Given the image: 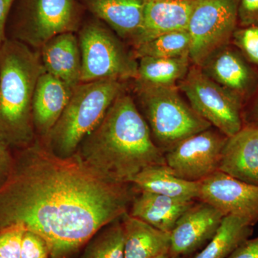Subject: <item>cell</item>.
Here are the masks:
<instances>
[{
	"label": "cell",
	"mask_w": 258,
	"mask_h": 258,
	"mask_svg": "<svg viewBox=\"0 0 258 258\" xmlns=\"http://www.w3.org/2000/svg\"><path fill=\"white\" fill-rule=\"evenodd\" d=\"M132 186L106 179L77 153L60 157L35 139L0 187V231L23 226L45 239L50 258H69L128 212Z\"/></svg>",
	"instance_id": "1"
},
{
	"label": "cell",
	"mask_w": 258,
	"mask_h": 258,
	"mask_svg": "<svg viewBox=\"0 0 258 258\" xmlns=\"http://www.w3.org/2000/svg\"><path fill=\"white\" fill-rule=\"evenodd\" d=\"M76 153L103 177L118 184H131L149 166L165 165L164 153L154 143L147 121L125 90Z\"/></svg>",
	"instance_id": "2"
},
{
	"label": "cell",
	"mask_w": 258,
	"mask_h": 258,
	"mask_svg": "<svg viewBox=\"0 0 258 258\" xmlns=\"http://www.w3.org/2000/svg\"><path fill=\"white\" fill-rule=\"evenodd\" d=\"M44 72L38 51L9 38L0 46V130L12 147L35 142L32 99Z\"/></svg>",
	"instance_id": "3"
},
{
	"label": "cell",
	"mask_w": 258,
	"mask_h": 258,
	"mask_svg": "<svg viewBox=\"0 0 258 258\" xmlns=\"http://www.w3.org/2000/svg\"><path fill=\"white\" fill-rule=\"evenodd\" d=\"M125 90V82L115 80L80 83L57 123L42 142L58 157L74 155L83 139L101 123L115 98Z\"/></svg>",
	"instance_id": "4"
},
{
	"label": "cell",
	"mask_w": 258,
	"mask_h": 258,
	"mask_svg": "<svg viewBox=\"0 0 258 258\" xmlns=\"http://www.w3.org/2000/svg\"><path fill=\"white\" fill-rule=\"evenodd\" d=\"M139 111L154 143L163 152L212 125L185 101L176 87H155L134 83Z\"/></svg>",
	"instance_id": "5"
},
{
	"label": "cell",
	"mask_w": 258,
	"mask_h": 258,
	"mask_svg": "<svg viewBox=\"0 0 258 258\" xmlns=\"http://www.w3.org/2000/svg\"><path fill=\"white\" fill-rule=\"evenodd\" d=\"M84 12L79 0H16L7 24V38L40 50L52 37L78 32Z\"/></svg>",
	"instance_id": "6"
},
{
	"label": "cell",
	"mask_w": 258,
	"mask_h": 258,
	"mask_svg": "<svg viewBox=\"0 0 258 258\" xmlns=\"http://www.w3.org/2000/svg\"><path fill=\"white\" fill-rule=\"evenodd\" d=\"M78 33L81 54V83L101 80L135 81L138 60L106 24L94 17L83 21Z\"/></svg>",
	"instance_id": "7"
},
{
	"label": "cell",
	"mask_w": 258,
	"mask_h": 258,
	"mask_svg": "<svg viewBox=\"0 0 258 258\" xmlns=\"http://www.w3.org/2000/svg\"><path fill=\"white\" fill-rule=\"evenodd\" d=\"M177 87L193 109L226 137L235 135L243 127V103L208 77L199 66L191 64Z\"/></svg>",
	"instance_id": "8"
},
{
	"label": "cell",
	"mask_w": 258,
	"mask_h": 258,
	"mask_svg": "<svg viewBox=\"0 0 258 258\" xmlns=\"http://www.w3.org/2000/svg\"><path fill=\"white\" fill-rule=\"evenodd\" d=\"M238 4L239 0H198L187 28L191 64L201 66L215 51L231 43L238 26Z\"/></svg>",
	"instance_id": "9"
},
{
	"label": "cell",
	"mask_w": 258,
	"mask_h": 258,
	"mask_svg": "<svg viewBox=\"0 0 258 258\" xmlns=\"http://www.w3.org/2000/svg\"><path fill=\"white\" fill-rule=\"evenodd\" d=\"M227 139L225 135L212 127L194 134L164 153L165 165L181 179L203 181L218 171Z\"/></svg>",
	"instance_id": "10"
},
{
	"label": "cell",
	"mask_w": 258,
	"mask_h": 258,
	"mask_svg": "<svg viewBox=\"0 0 258 258\" xmlns=\"http://www.w3.org/2000/svg\"><path fill=\"white\" fill-rule=\"evenodd\" d=\"M198 200L210 204L224 216L233 215L254 226L258 222V185L217 171L200 181Z\"/></svg>",
	"instance_id": "11"
},
{
	"label": "cell",
	"mask_w": 258,
	"mask_h": 258,
	"mask_svg": "<svg viewBox=\"0 0 258 258\" xmlns=\"http://www.w3.org/2000/svg\"><path fill=\"white\" fill-rule=\"evenodd\" d=\"M199 67L244 106L257 91L258 70L231 43L215 51Z\"/></svg>",
	"instance_id": "12"
},
{
	"label": "cell",
	"mask_w": 258,
	"mask_h": 258,
	"mask_svg": "<svg viewBox=\"0 0 258 258\" xmlns=\"http://www.w3.org/2000/svg\"><path fill=\"white\" fill-rule=\"evenodd\" d=\"M224 217L210 204L196 200L179 217L170 232L169 257H184L206 245Z\"/></svg>",
	"instance_id": "13"
},
{
	"label": "cell",
	"mask_w": 258,
	"mask_h": 258,
	"mask_svg": "<svg viewBox=\"0 0 258 258\" xmlns=\"http://www.w3.org/2000/svg\"><path fill=\"white\" fill-rule=\"evenodd\" d=\"M148 0H79L85 10L133 46L143 28Z\"/></svg>",
	"instance_id": "14"
},
{
	"label": "cell",
	"mask_w": 258,
	"mask_h": 258,
	"mask_svg": "<svg viewBox=\"0 0 258 258\" xmlns=\"http://www.w3.org/2000/svg\"><path fill=\"white\" fill-rule=\"evenodd\" d=\"M74 88L47 73L37 80L32 104V124L40 140L46 139L67 106Z\"/></svg>",
	"instance_id": "15"
},
{
	"label": "cell",
	"mask_w": 258,
	"mask_h": 258,
	"mask_svg": "<svg viewBox=\"0 0 258 258\" xmlns=\"http://www.w3.org/2000/svg\"><path fill=\"white\" fill-rule=\"evenodd\" d=\"M218 171L258 185V127L243 125L235 135L227 137Z\"/></svg>",
	"instance_id": "16"
},
{
	"label": "cell",
	"mask_w": 258,
	"mask_h": 258,
	"mask_svg": "<svg viewBox=\"0 0 258 258\" xmlns=\"http://www.w3.org/2000/svg\"><path fill=\"white\" fill-rule=\"evenodd\" d=\"M198 0H148L143 28L134 47L168 32L187 30Z\"/></svg>",
	"instance_id": "17"
},
{
	"label": "cell",
	"mask_w": 258,
	"mask_h": 258,
	"mask_svg": "<svg viewBox=\"0 0 258 258\" xmlns=\"http://www.w3.org/2000/svg\"><path fill=\"white\" fill-rule=\"evenodd\" d=\"M47 74L75 88L81 83V54L76 32L52 37L37 50Z\"/></svg>",
	"instance_id": "18"
},
{
	"label": "cell",
	"mask_w": 258,
	"mask_h": 258,
	"mask_svg": "<svg viewBox=\"0 0 258 258\" xmlns=\"http://www.w3.org/2000/svg\"><path fill=\"white\" fill-rule=\"evenodd\" d=\"M135 195L128 213L164 232H171L179 217L196 200H182L140 191Z\"/></svg>",
	"instance_id": "19"
},
{
	"label": "cell",
	"mask_w": 258,
	"mask_h": 258,
	"mask_svg": "<svg viewBox=\"0 0 258 258\" xmlns=\"http://www.w3.org/2000/svg\"><path fill=\"white\" fill-rule=\"evenodd\" d=\"M121 222L124 258H157L169 254L170 232L159 230L128 212L121 217Z\"/></svg>",
	"instance_id": "20"
},
{
	"label": "cell",
	"mask_w": 258,
	"mask_h": 258,
	"mask_svg": "<svg viewBox=\"0 0 258 258\" xmlns=\"http://www.w3.org/2000/svg\"><path fill=\"white\" fill-rule=\"evenodd\" d=\"M131 184L147 191L182 200H198L200 181H191L174 175L166 165L149 166L139 173Z\"/></svg>",
	"instance_id": "21"
},
{
	"label": "cell",
	"mask_w": 258,
	"mask_h": 258,
	"mask_svg": "<svg viewBox=\"0 0 258 258\" xmlns=\"http://www.w3.org/2000/svg\"><path fill=\"white\" fill-rule=\"evenodd\" d=\"M138 60V76L134 83L155 87H176L187 74L191 66L189 55L143 57Z\"/></svg>",
	"instance_id": "22"
},
{
	"label": "cell",
	"mask_w": 258,
	"mask_h": 258,
	"mask_svg": "<svg viewBox=\"0 0 258 258\" xmlns=\"http://www.w3.org/2000/svg\"><path fill=\"white\" fill-rule=\"evenodd\" d=\"M253 233V226L233 215L222 219L216 233L200 252L190 258H227Z\"/></svg>",
	"instance_id": "23"
},
{
	"label": "cell",
	"mask_w": 258,
	"mask_h": 258,
	"mask_svg": "<svg viewBox=\"0 0 258 258\" xmlns=\"http://www.w3.org/2000/svg\"><path fill=\"white\" fill-rule=\"evenodd\" d=\"M191 39L187 30L162 34L134 47L136 58L143 57H178L189 55Z\"/></svg>",
	"instance_id": "24"
},
{
	"label": "cell",
	"mask_w": 258,
	"mask_h": 258,
	"mask_svg": "<svg viewBox=\"0 0 258 258\" xmlns=\"http://www.w3.org/2000/svg\"><path fill=\"white\" fill-rule=\"evenodd\" d=\"M121 218L101 229L88 241L81 258H124Z\"/></svg>",
	"instance_id": "25"
},
{
	"label": "cell",
	"mask_w": 258,
	"mask_h": 258,
	"mask_svg": "<svg viewBox=\"0 0 258 258\" xmlns=\"http://www.w3.org/2000/svg\"><path fill=\"white\" fill-rule=\"evenodd\" d=\"M231 44L258 70V23L237 26Z\"/></svg>",
	"instance_id": "26"
},
{
	"label": "cell",
	"mask_w": 258,
	"mask_h": 258,
	"mask_svg": "<svg viewBox=\"0 0 258 258\" xmlns=\"http://www.w3.org/2000/svg\"><path fill=\"white\" fill-rule=\"evenodd\" d=\"M25 231L21 225L10 226L0 231V257L20 258Z\"/></svg>",
	"instance_id": "27"
},
{
	"label": "cell",
	"mask_w": 258,
	"mask_h": 258,
	"mask_svg": "<svg viewBox=\"0 0 258 258\" xmlns=\"http://www.w3.org/2000/svg\"><path fill=\"white\" fill-rule=\"evenodd\" d=\"M20 258H50L48 244L38 234L26 230L22 242Z\"/></svg>",
	"instance_id": "28"
},
{
	"label": "cell",
	"mask_w": 258,
	"mask_h": 258,
	"mask_svg": "<svg viewBox=\"0 0 258 258\" xmlns=\"http://www.w3.org/2000/svg\"><path fill=\"white\" fill-rule=\"evenodd\" d=\"M11 148L0 130V187L8 180L14 166L15 159L11 154Z\"/></svg>",
	"instance_id": "29"
},
{
	"label": "cell",
	"mask_w": 258,
	"mask_h": 258,
	"mask_svg": "<svg viewBox=\"0 0 258 258\" xmlns=\"http://www.w3.org/2000/svg\"><path fill=\"white\" fill-rule=\"evenodd\" d=\"M238 26L258 23V0H239Z\"/></svg>",
	"instance_id": "30"
},
{
	"label": "cell",
	"mask_w": 258,
	"mask_h": 258,
	"mask_svg": "<svg viewBox=\"0 0 258 258\" xmlns=\"http://www.w3.org/2000/svg\"><path fill=\"white\" fill-rule=\"evenodd\" d=\"M243 125L258 127V88L242 110Z\"/></svg>",
	"instance_id": "31"
},
{
	"label": "cell",
	"mask_w": 258,
	"mask_h": 258,
	"mask_svg": "<svg viewBox=\"0 0 258 258\" xmlns=\"http://www.w3.org/2000/svg\"><path fill=\"white\" fill-rule=\"evenodd\" d=\"M227 258H258V237L244 241Z\"/></svg>",
	"instance_id": "32"
},
{
	"label": "cell",
	"mask_w": 258,
	"mask_h": 258,
	"mask_svg": "<svg viewBox=\"0 0 258 258\" xmlns=\"http://www.w3.org/2000/svg\"><path fill=\"white\" fill-rule=\"evenodd\" d=\"M16 0H0V46L6 40V28L10 12Z\"/></svg>",
	"instance_id": "33"
},
{
	"label": "cell",
	"mask_w": 258,
	"mask_h": 258,
	"mask_svg": "<svg viewBox=\"0 0 258 258\" xmlns=\"http://www.w3.org/2000/svg\"><path fill=\"white\" fill-rule=\"evenodd\" d=\"M169 254H162V255L159 256V257H157V258H169Z\"/></svg>",
	"instance_id": "34"
},
{
	"label": "cell",
	"mask_w": 258,
	"mask_h": 258,
	"mask_svg": "<svg viewBox=\"0 0 258 258\" xmlns=\"http://www.w3.org/2000/svg\"><path fill=\"white\" fill-rule=\"evenodd\" d=\"M169 258H184V257H169Z\"/></svg>",
	"instance_id": "35"
},
{
	"label": "cell",
	"mask_w": 258,
	"mask_h": 258,
	"mask_svg": "<svg viewBox=\"0 0 258 258\" xmlns=\"http://www.w3.org/2000/svg\"><path fill=\"white\" fill-rule=\"evenodd\" d=\"M0 258H3V257H0Z\"/></svg>",
	"instance_id": "36"
}]
</instances>
